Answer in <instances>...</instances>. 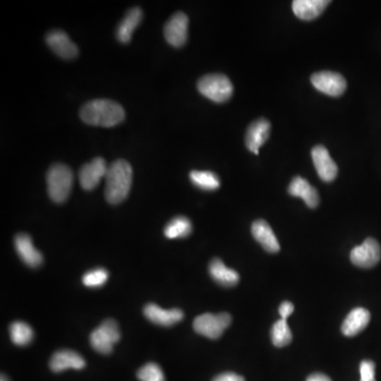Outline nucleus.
Listing matches in <instances>:
<instances>
[{"instance_id":"1","label":"nucleus","mask_w":381,"mask_h":381,"mask_svg":"<svg viewBox=\"0 0 381 381\" xmlns=\"http://www.w3.org/2000/svg\"><path fill=\"white\" fill-rule=\"evenodd\" d=\"M80 117L86 124L112 127L124 120L125 112L122 106L117 102L98 99L84 104L80 110Z\"/></svg>"},{"instance_id":"2","label":"nucleus","mask_w":381,"mask_h":381,"mask_svg":"<svg viewBox=\"0 0 381 381\" xmlns=\"http://www.w3.org/2000/svg\"><path fill=\"white\" fill-rule=\"evenodd\" d=\"M105 178L106 200L112 204L124 202L132 188V165L125 160L114 161L108 165Z\"/></svg>"},{"instance_id":"3","label":"nucleus","mask_w":381,"mask_h":381,"mask_svg":"<svg viewBox=\"0 0 381 381\" xmlns=\"http://www.w3.org/2000/svg\"><path fill=\"white\" fill-rule=\"evenodd\" d=\"M73 186V171L66 165L57 163L47 174V186L51 200L57 204L66 202Z\"/></svg>"},{"instance_id":"4","label":"nucleus","mask_w":381,"mask_h":381,"mask_svg":"<svg viewBox=\"0 0 381 381\" xmlns=\"http://www.w3.org/2000/svg\"><path fill=\"white\" fill-rule=\"evenodd\" d=\"M198 91L216 103L228 101L233 94V85L228 77L219 73L207 75L198 81Z\"/></svg>"},{"instance_id":"5","label":"nucleus","mask_w":381,"mask_h":381,"mask_svg":"<svg viewBox=\"0 0 381 381\" xmlns=\"http://www.w3.org/2000/svg\"><path fill=\"white\" fill-rule=\"evenodd\" d=\"M120 338L118 323L112 319H107L92 331L89 341L94 351L108 355L112 353L114 344L118 343Z\"/></svg>"},{"instance_id":"6","label":"nucleus","mask_w":381,"mask_h":381,"mask_svg":"<svg viewBox=\"0 0 381 381\" xmlns=\"http://www.w3.org/2000/svg\"><path fill=\"white\" fill-rule=\"evenodd\" d=\"M232 318L229 313H204L194 320L193 327L196 333L209 339H218L231 324Z\"/></svg>"},{"instance_id":"7","label":"nucleus","mask_w":381,"mask_h":381,"mask_svg":"<svg viewBox=\"0 0 381 381\" xmlns=\"http://www.w3.org/2000/svg\"><path fill=\"white\" fill-rule=\"evenodd\" d=\"M381 260V247L374 239H366L351 252V262L360 268H372Z\"/></svg>"},{"instance_id":"8","label":"nucleus","mask_w":381,"mask_h":381,"mask_svg":"<svg viewBox=\"0 0 381 381\" xmlns=\"http://www.w3.org/2000/svg\"><path fill=\"white\" fill-rule=\"evenodd\" d=\"M315 89L331 97H340L346 89V81L341 75L333 71H321L311 75Z\"/></svg>"},{"instance_id":"9","label":"nucleus","mask_w":381,"mask_h":381,"mask_svg":"<svg viewBox=\"0 0 381 381\" xmlns=\"http://www.w3.org/2000/svg\"><path fill=\"white\" fill-rule=\"evenodd\" d=\"M188 16L182 12H177L165 24V40L176 48L184 46L188 40Z\"/></svg>"},{"instance_id":"10","label":"nucleus","mask_w":381,"mask_h":381,"mask_svg":"<svg viewBox=\"0 0 381 381\" xmlns=\"http://www.w3.org/2000/svg\"><path fill=\"white\" fill-rule=\"evenodd\" d=\"M107 170L108 165L101 157L94 158V160L84 165L79 173L82 188L86 190H94L100 184L102 178L105 177Z\"/></svg>"},{"instance_id":"11","label":"nucleus","mask_w":381,"mask_h":381,"mask_svg":"<svg viewBox=\"0 0 381 381\" xmlns=\"http://www.w3.org/2000/svg\"><path fill=\"white\" fill-rule=\"evenodd\" d=\"M311 156L319 177L325 182L335 180L338 175V167L331 159L327 149L322 145H317L311 151Z\"/></svg>"},{"instance_id":"12","label":"nucleus","mask_w":381,"mask_h":381,"mask_svg":"<svg viewBox=\"0 0 381 381\" xmlns=\"http://www.w3.org/2000/svg\"><path fill=\"white\" fill-rule=\"evenodd\" d=\"M46 42L51 50L61 59H73L79 54L77 45L64 31L52 30L47 34Z\"/></svg>"},{"instance_id":"13","label":"nucleus","mask_w":381,"mask_h":381,"mask_svg":"<svg viewBox=\"0 0 381 381\" xmlns=\"http://www.w3.org/2000/svg\"><path fill=\"white\" fill-rule=\"evenodd\" d=\"M16 252L20 255L22 261L31 268L40 267L44 261L42 253L34 247L32 239L26 233H20L16 235L14 241Z\"/></svg>"},{"instance_id":"14","label":"nucleus","mask_w":381,"mask_h":381,"mask_svg":"<svg viewBox=\"0 0 381 381\" xmlns=\"http://www.w3.org/2000/svg\"><path fill=\"white\" fill-rule=\"evenodd\" d=\"M144 315L147 320L160 327H172L184 319V313L180 309H163L154 303L144 307Z\"/></svg>"},{"instance_id":"15","label":"nucleus","mask_w":381,"mask_h":381,"mask_svg":"<svg viewBox=\"0 0 381 381\" xmlns=\"http://www.w3.org/2000/svg\"><path fill=\"white\" fill-rule=\"evenodd\" d=\"M270 133L269 121L265 119L254 121L248 127L246 134V145L248 149L255 155H259L262 145L267 141Z\"/></svg>"},{"instance_id":"16","label":"nucleus","mask_w":381,"mask_h":381,"mask_svg":"<svg viewBox=\"0 0 381 381\" xmlns=\"http://www.w3.org/2000/svg\"><path fill=\"white\" fill-rule=\"evenodd\" d=\"M49 366L53 372L59 373L68 370V368L82 370L85 368L86 362L77 352L70 351V350H61V351H57L53 354Z\"/></svg>"},{"instance_id":"17","label":"nucleus","mask_w":381,"mask_h":381,"mask_svg":"<svg viewBox=\"0 0 381 381\" xmlns=\"http://www.w3.org/2000/svg\"><path fill=\"white\" fill-rule=\"evenodd\" d=\"M252 235L257 243L261 244L262 247L270 253H276L280 251V244L274 235L271 227L267 221L263 219L254 221L251 227Z\"/></svg>"},{"instance_id":"18","label":"nucleus","mask_w":381,"mask_h":381,"mask_svg":"<svg viewBox=\"0 0 381 381\" xmlns=\"http://www.w3.org/2000/svg\"><path fill=\"white\" fill-rule=\"evenodd\" d=\"M370 320L371 313L368 309L361 308V307L353 309L343 321L341 327L342 333L346 337H354L368 327Z\"/></svg>"},{"instance_id":"19","label":"nucleus","mask_w":381,"mask_h":381,"mask_svg":"<svg viewBox=\"0 0 381 381\" xmlns=\"http://www.w3.org/2000/svg\"><path fill=\"white\" fill-rule=\"evenodd\" d=\"M329 3L327 0H294L292 10L300 20H313L319 17Z\"/></svg>"},{"instance_id":"20","label":"nucleus","mask_w":381,"mask_h":381,"mask_svg":"<svg viewBox=\"0 0 381 381\" xmlns=\"http://www.w3.org/2000/svg\"><path fill=\"white\" fill-rule=\"evenodd\" d=\"M288 192L290 195L294 196V197L302 198L309 208H315L320 202L317 190L311 186L306 179L300 177V176L292 179V184L288 188Z\"/></svg>"},{"instance_id":"21","label":"nucleus","mask_w":381,"mask_h":381,"mask_svg":"<svg viewBox=\"0 0 381 381\" xmlns=\"http://www.w3.org/2000/svg\"><path fill=\"white\" fill-rule=\"evenodd\" d=\"M141 20H142V10L140 8L135 7L127 12L117 30V38L119 42L122 44L130 42L134 31L140 24Z\"/></svg>"},{"instance_id":"22","label":"nucleus","mask_w":381,"mask_h":381,"mask_svg":"<svg viewBox=\"0 0 381 381\" xmlns=\"http://www.w3.org/2000/svg\"><path fill=\"white\" fill-rule=\"evenodd\" d=\"M209 274L215 282L225 287H232L239 283V276L235 270L227 267L221 260L214 259L209 266Z\"/></svg>"},{"instance_id":"23","label":"nucleus","mask_w":381,"mask_h":381,"mask_svg":"<svg viewBox=\"0 0 381 381\" xmlns=\"http://www.w3.org/2000/svg\"><path fill=\"white\" fill-rule=\"evenodd\" d=\"M192 232V223L186 216H177L165 226V235L167 239H181Z\"/></svg>"},{"instance_id":"24","label":"nucleus","mask_w":381,"mask_h":381,"mask_svg":"<svg viewBox=\"0 0 381 381\" xmlns=\"http://www.w3.org/2000/svg\"><path fill=\"white\" fill-rule=\"evenodd\" d=\"M10 337L12 342L18 346L28 345L33 340V329L22 321H16L10 327Z\"/></svg>"},{"instance_id":"25","label":"nucleus","mask_w":381,"mask_h":381,"mask_svg":"<svg viewBox=\"0 0 381 381\" xmlns=\"http://www.w3.org/2000/svg\"><path fill=\"white\" fill-rule=\"evenodd\" d=\"M190 179L194 186L204 190H217L221 186L219 178L212 172L192 171L190 173Z\"/></svg>"},{"instance_id":"26","label":"nucleus","mask_w":381,"mask_h":381,"mask_svg":"<svg viewBox=\"0 0 381 381\" xmlns=\"http://www.w3.org/2000/svg\"><path fill=\"white\" fill-rule=\"evenodd\" d=\"M271 340L276 348H283L292 342V334L286 319L281 318L280 320L274 323L271 329Z\"/></svg>"},{"instance_id":"27","label":"nucleus","mask_w":381,"mask_h":381,"mask_svg":"<svg viewBox=\"0 0 381 381\" xmlns=\"http://www.w3.org/2000/svg\"><path fill=\"white\" fill-rule=\"evenodd\" d=\"M108 272L104 268H96V269L90 270L87 274H84L83 284L86 287L98 288L101 287L107 282Z\"/></svg>"},{"instance_id":"28","label":"nucleus","mask_w":381,"mask_h":381,"mask_svg":"<svg viewBox=\"0 0 381 381\" xmlns=\"http://www.w3.org/2000/svg\"><path fill=\"white\" fill-rule=\"evenodd\" d=\"M140 381H165V374L160 366L154 362L145 364L137 373Z\"/></svg>"},{"instance_id":"29","label":"nucleus","mask_w":381,"mask_h":381,"mask_svg":"<svg viewBox=\"0 0 381 381\" xmlns=\"http://www.w3.org/2000/svg\"><path fill=\"white\" fill-rule=\"evenodd\" d=\"M360 381H376L375 379V364L372 360H364L360 364Z\"/></svg>"},{"instance_id":"30","label":"nucleus","mask_w":381,"mask_h":381,"mask_svg":"<svg viewBox=\"0 0 381 381\" xmlns=\"http://www.w3.org/2000/svg\"><path fill=\"white\" fill-rule=\"evenodd\" d=\"M212 381H245V378L235 373L227 372L217 375Z\"/></svg>"},{"instance_id":"31","label":"nucleus","mask_w":381,"mask_h":381,"mask_svg":"<svg viewBox=\"0 0 381 381\" xmlns=\"http://www.w3.org/2000/svg\"><path fill=\"white\" fill-rule=\"evenodd\" d=\"M294 306L292 303L288 302V301H285L282 304L280 305V308H278V313H280L281 318L282 319H286L294 313Z\"/></svg>"},{"instance_id":"32","label":"nucleus","mask_w":381,"mask_h":381,"mask_svg":"<svg viewBox=\"0 0 381 381\" xmlns=\"http://www.w3.org/2000/svg\"><path fill=\"white\" fill-rule=\"evenodd\" d=\"M306 381H331V379L322 373H315V374L309 375Z\"/></svg>"},{"instance_id":"33","label":"nucleus","mask_w":381,"mask_h":381,"mask_svg":"<svg viewBox=\"0 0 381 381\" xmlns=\"http://www.w3.org/2000/svg\"><path fill=\"white\" fill-rule=\"evenodd\" d=\"M0 381H10L9 379H8V377L6 376V375H1V379H0Z\"/></svg>"}]
</instances>
